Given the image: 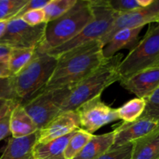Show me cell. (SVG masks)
<instances>
[{
  "label": "cell",
  "mask_w": 159,
  "mask_h": 159,
  "mask_svg": "<svg viewBox=\"0 0 159 159\" xmlns=\"http://www.w3.org/2000/svg\"><path fill=\"white\" fill-rule=\"evenodd\" d=\"M143 27L124 29L117 31L110 40L102 46L104 59H110L122 49L132 50L138 43L139 34Z\"/></svg>",
  "instance_id": "cell-14"
},
{
  "label": "cell",
  "mask_w": 159,
  "mask_h": 159,
  "mask_svg": "<svg viewBox=\"0 0 159 159\" xmlns=\"http://www.w3.org/2000/svg\"><path fill=\"white\" fill-rule=\"evenodd\" d=\"M154 0H112L107 1L108 6L117 14L131 12L150 6Z\"/></svg>",
  "instance_id": "cell-24"
},
{
  "label": "cell",
  "mask_w": 159,
  "mask_h": 159,
  "mask_svg": "<svg viewBox=\"0 0 159 159\" xmlns=\"http://www.w3.org/2000/svg\"><path fill=\"white\" fill-rule=\"evenodd\" d=\"M93 18L76 37L61 46L48 51V54L57 57L64 53L74 49L84 43L99 40L108 33L117 13L108 6L107 1H91Z\"/></svg>",
  "instance_id": "cell-5"
},
{
  "label": "cell",
  "mask_w": 159,
  "mask_h": 159,
  "mask_svg": "<svg viewBox=\"0 0 159 159\" xmlns=\"http://www.w3.org/2000/svg\"><path fill=\"white\" fill-rule=\"evenodd\" d=\"M20 102L19 100H0V119L10 112Z\"/></svg>",
  "instance_id": "cell-32"
},
{
  "label": "cell",
  "mask_w": 159,
  "mask_h": 159,
  "mask_svg": "<svg viewBox=\"0 0 159 159\" xmlns=\"http://www.w3.org/2000/svg\"><path fill=\"white\" fill-rule=\"evenodd\" d=\"M131 159H159V131L134 141Z\"/></svg>",
  "instance_id": "cell-19"
},
{
  "label": "cell",
  "mask_w": 159,
  "mask_h": 159,
  "mask_svg": "<svg viewBox=\"0 0 159 159\" xmlns=\"http://www.w3.org/2000/svg\"><path fill=\"white\" fill-rule=\"evenodd\" d=\"M79 119L80 128L93 133L103 126L118 120L117 109H113L101 100L100 96L82 104L75 110Z\"/></svg>",
  "instance_id": "cell-9"
},
{
  "label": "cell",
  "mask_w": 159,
  "mask_h": 159,
  "mask_svg": "<svg viewBox=\"0 0 159 159\" xmlns=\"http://www.w3.org/2000/svg\"><path fill=\"white\" fill-rule=\"evenodd\" d=\"M11 111L0 119V141L11 135L10 130H9V117H10Z\"/></svg>",
  "instance_id": "cell-31"
},
{
  "label": "cell",
  "mask_w": 159,
  "mask_h": 159,
  "mask_svg": "<svg viewBox=\"0 0 159 159\" xmlns=\"http://www.w3.org/2000/svg\"><path fill=\"white\" fill-rule=\"evenodd\" d=\"M93 18L90 0H77L66 13L47 23L43 41L36 50L48 52L61 46L76 37Z\"/></svg>",
  "instance_id": "cell-2"
},
{
  "label": "cell",
  "mask_w": 159,
  "mask_h": 159,
  "mask_svg": "<svg viewBox=\"0 0 159 159\" xmlns=\"http://www.w3.org/2000/svg\"><path fill=\"white\" fill-rule=\"evenodd\" d=\"M48 2H49V0L48 1H47V0H28L26 4L20 9V12L12 19H20L23 14L29 12V11L43 9V7L48 4Z\"/></svg>",
  "instance_id": "cell-30"
},
{
  "label": "cell",
  "mask_w": 159,
  "mask_h": 159,
  "mask_svg": "<svg viewBox=\"0 0 159 159\" xmlns=\"http://www.w3.org/2000/svg\"><path fill=\"white\" fill-rule=\"evenodd\" d=\"M70 91L71 89L68 88L43 90L22 103L38 130H42L60 114L62 106Z\"/></svg>",
  "instance_id": "cell-7"
},
{
  "label": "cell",
  "mask_w": 159,
  "mask_h": 159,
  "mask_svg": "<svg viewBox=\"0 0 159 159\" xmlns=\"http://www.w3.org/2000/svg\"><path fill=\"white\" fill-rule=\"evenodd\" d=\"M57 65V58L36 50L30 61L12 76L14 89L20 101L29 100L46 86Z\"/></svg>",
  "instance_id": "cell-4"
},
{
  "label": "cell",
  "mask_w": 159,
  "mask_h": 159,
  "mask_svg": "<svg viewBox=\"0 0 159 159\" xmlns=\"http://www.w3.org/2000/svg\"><path fill=\"white\" fill-rule=\"evenodd\" d=\"M102 43L95 40L59 56L52 76L43 90L72 89L107 60L102 56Z\"/></svg>",
  "instance_id": "cell-1"
},
{
  "label": "cell",
  "mask_w": 159,
  "mask_h": 159,
  "mask_svg": "<svg viewBox=\"0 0 159 159\" xmlns=\"http://www.w3.org/2000/svg\"><path fill=\"white\" fill-rule=\"evenodd\" d=\"M158 25H159V20H158Z\"/></svg>",
  "instance_id": "cell-37"
},
{
  "label": "cell",
  "mask_w": 159,
  "mask_h": 159,
  "mask_svg": "<svg viewBox=\"0 0 159 159\" xmlns=\"http://www.w3.org/2000/svg\"><path fill=\"white\" fill-rule=\"evenodd\" d=\"M159 61V25L149 28L144 38L138 43L117 67L120 82L130 76L154 68Z\"/></svg>",
  "instance_id": "cell-6"
},
{
  "label": "cell",
  "mask_w": 159,
  "mask_h": 159,
  "mask_svg": "<svg viewBox=\"0 0 159 159\" xmlns=\"http://www.w3.org/2000/svg\"><path fill=\"white\" fill-rule=\"evenodd\" d=\"M146 107V100L140 98H134L117 109L119 119L124 123H133L138 120L144 113Z\"/></svg>",
  "instance_id": "cell-20"
},
{
  "label": "cell",
  "mask_w": 159,
  "mask_h": 159,
  "mask_svg": "<svg viewBox=\"0 0 159 159\" xmlns=\"http://www.w3.org/2000/svg\"><path fill=\"white\" fill-rule=\"evenodd\" d=\"M11 49L12 48H9V47L6 46V45L0 44V58L5 57H8L9 55Z\"/></svg>",
  "instance_id": "cell-34"
},
{
  "label": "cell",
  "mask_w": 159,
  "mask_h": 159,
  "mask_svg": "<svg viewBox=\"0 0 159 159\" xmlns=\"http://www.w3.org/2000/svg\"><path fill=\"white\" fill-rule=\"evenodd\" d=\"M38 138L39 130L24 138H11L0 159H34L33 148Z\"/></svg>",
  "instance_id": "cell-15"
},
{
  "label": "cell",
  "mask_w": 159,
  "mask_h": 159,
  "mask_svg": "<svg viewBox=\"0 0 159 159\" xmlns=\"http://www.w3.org/2000/svg\"><path fill=\"white\" fill-rule=\"evenodd\" d=\"M47 23L35 26L26 24L21 19L8 20L6 32L0 39V44L10 48L37 49L43 40Z\"/></svg>",
  "instance_id": "cell-8"
},
{
  "label": "cell",
  "mask_w": 159,
  "mask_h": 159,
  "mask_svg": "<svg viewBox=\"0 0 159 159\" xmlns=\"http://www.w3.org/2000/svg\"><path fill=\"white\" fill-rule=\"evenodd\" d=\"M158 20L159 0H154L153 2L147 7L141 8L125 13L117 14L108 33L101 39L100 42L103 46L120 30L144 27V26L147 24L158 23Z\"/></svg>",
  "instance_id": "cell-10"
},
{
  "label": "cell",
  "mask_w": 159,
  "mask_h": 159,
  "mask_svg": "<svg viewBox=\"0 0 159 159\" xmlns=\"http://www.w3.org/2000/svg\"><path fill=\"white\" fill-rule=\"evenodd\" d=\"M28 0H0V21H8L13 18Z\"/></svg>",
  "instance_id": "cell-25"
},
{
  "label": "cell",
  "mask_w": 159,
  "mask_h": 159,
  "mask_svg": "<svg viewBox=\"0 0 159 159\" xmlns=\"http://www.w3.org/2000/svg\"><path fill=\"white\" fill-rule=\"evenodd\" d=\"M154 68H159V61L156 64V65H155V66L154 67Z\"/></svg>",
  "instance_id": "cell-36"
},
{
  "label": "cell",
  "mask_w": 159,
  "mask_h": 159,
  "mask_svg": "<svg viewBox=\"0 0 159 159\" xmlns=\"http://www.w3.org/2000/svg\"><path fill=\"white\" fill-rule=\"evenodd\" d=\"M124 89L137 96L147 99L159 87V68H152L120 81Z\"/></svg>",
  "instance_id": "cell-13"
},
{
  "label": "cell",
  "mask_w": 159,
  "mask_h": 159,
  "mask_svg": "<svg viewBox=\"0 0 159 159\" xmlns=\"http://www.w3.org/2000/svg\"><path fill=\"white\" fill-rule=\"evenodd\" d=\"M114 131L93 135L86 145L74 159H98L113 146Z\"/></svg>",
  "instance_id": "cell-18"
},
{
  "label": "cell",
  "mask_w": 159,
  "mask_h": 159,
  "mask_svg": "<svg viewBox=\"0 0 159 159\" xmlns=\"http://www.w3.org/2000/svg\"><path fill=\"white\" fill-rule=\"evenodd\" d=\"M80 128L79 119L75 111L61 113L42 130H39L38 143H48L68 135Z\"/></svg>",
  "instance_id": "cell-12"
},
{
  "label": "cell",
  "mask_w": 159,
  "mask_h": 159,
  "mask_svg": "<svg viewBox=\"0 0 159 159\" xmlns=\"http://www.w3.org/2000/svg\"><path fill=\"white\" fill-rule=\"evenodd\" d=\"M74 132L48 143L37 142L33 148L34 159H66L65 151Z\"/></svg>",
  "instance_id": "cell-17"
},
{
  "label": "cell",
  "mask_w": 159,
  "mask_h": 159,
  "mask_svg": "<svg viewBox=\"0 0 159 159\" xmlns=\"http://www.w3.org/2000/svg\"><path fill=\"white\" fill-rule=\"evenodd\" d=\"M121 54H117L105 60L93 74L71 89L61 113L75 111L82 104L100 96L107 87L120 81L117 67L121 61Z\"/></svg>",
  "instance_id": "cell-3"
},
{
  "label": "cell",
  "mask_w": 159,
  "mask_h": 159,
  "mask_svg": "<svg viewBox=\"0 0 159 159\" xmlns=\"http://www.w3.org/2000/svg\"><path fill=\"white\" fill-rule=\"evenodd\" d=\"M36 49H11L9 55V67L12 77L20 72L30 61Z\"/></svg>",
  "instance_id": "cell-21"
},
{
  "label": "cell",
  "mask_w": 159,
  "mask_h": 159,
  "mask_svg": "<svg viewBox=\"0 0 159 159\" xmlns=\"http://www.w3.org/2000/svg\"><path fill=\"white\" fill-rule=\"evenodd\" d=\"M12 77L9 67V56L0 58V79Z\"/></svg>",
  "instance_id": "cell-33"
},
{
  "label": "cell",
  "mask_w": 159,
  "mask_h": 159,
  "mask_svg": "<svg viewBox=\"0 0 159 159\" xmlns=\"http://www.w3.org/2000/svg\"><path fill=\"white\" fill-rule=\"evenodd\" d=\"M77 0H49L43 7L44 23H48L59 18L73 7Z\"/></svg>",
  "instance_id": "cell-23"
},
{
  "label": "cell",
  "mask_w": 159,
  "mask_h": 159,
  "mask_svg": "<svg viewBox=\"0 0 159 159\" xmlns=\"http://www.w3.org/2000/svg\"><path fill=\"white\" fill-rule=\"evenodd\" d=\"M0 100L20 101L16 93L12 77L0 79Z\"/></svg>",
  "instance_id": "cell-28"
},
{
  "label": "cell",
  "mask_w": 159,
  "mask_h": 159,
  "mask_svg": "<svg viewBox=\"0 0 159 159\" xmlns=\"http://www.w3.org/2000/svg\"><path fill=\"white\" fill-rule=\"evenodd\" d=\"M145 100V110L140 118L159 121V87L150 97Z\"/></svg>",
  "instance_id": "cell-27"
},
{
  "label": "cell",
  "mask_w": 159,
  "mask_h": 159,
  "mask_svg": "<svg viewBox=\"0 0 159 159\" xmlns=\"http://www.w3.org/2000/svg\"><path fill=\"white\" fill-rule=\"evenodd\" d=\"M20 19L31 26H35L44 23V13L43 9L31 10L23 14Z\"/></svg>",
  "instance_id": "cell-29"
},
{
  "label": "cell",
  "mask_w": 159,
  "mask_h": 159,
  "mask_svg": "<svg viewBox=\"0 0 159 159\" xmlns=\"http://www.w3.org/2000/svg\"><path fill=\"white\" fill-rule=\"evenodd\" d=\"M112 147L134 143L138 140L159 131V121L140 118L133 123H123L114 130Z\"/></svg>",
  "instance_id": "cell-11"
},
{
  "label": "cell",
  "mask_w": 159,
  "mask_h": 159,
  "mask_svg": "<svg viewBox=\"0 0 159 159\" xmlns=\"http://www.w3.org/2000/svg\"><path fill=\"white\" fill-rule=\"evenodd\" d=\"M133 143L111 147L98 159H131Z\"/></svg>",
  "instance_id": "cell-26"
},
{
  "label": "cell",
  "mask_w": 159,
  "mask_h": 159,
  "mask_svg": "<svg viewBox=\"0 0 159 159\" xmlns=\"http://www.w3.org/2000/svg\"><path fill=\"white\" fill-rule=\"evenodd\" d=\"M93 134L88 133L85 130L79 128L74 131L65 151L66 159H74L80 153L87 143L92 138Z\"/></svg>",
  "instance_id": "cell-22"
},
{
  "label": "cell",
  "mask_w": 159,
  "mask_h": 159,
  "mask_svg": "<svg viewBox=\"0 0 159 159\" xmlns=\"http://www.w3.org/2000/svg\"><path fill=\"white\" fill-rule=\"evenodd\" d=\"M9 130L12 138H24L38 131L37 126L25 111L21 102H18L11 111Z\"/></svg>",
  "instance_id": "cell-16"
},
{
  "label": "cell",
  "mask_w": 159,
  "mask_h": 159,
  "mask_svg": "<svg viewBox=\"0 0 159 159\" xmlns=\"http://www.w3.org/2000/svg\"><path fill=\"white\" fill-rule=\"evenodd\" d=\"M7 22L8 21H0V39L3 37L5 32H6Z\"/></svg>",
  "instance_id": "cell-35"
}]
</instances>
